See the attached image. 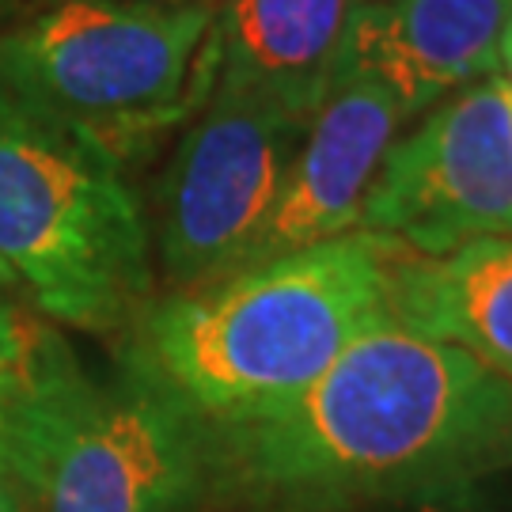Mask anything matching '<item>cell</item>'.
<instances>
[{
    "label": "cell",
    "instance_id": "1",
    "mask_svg": "<svg viewBox=\"0 0 512 512\" xmlns=\"http://www.w3.org/2000/svg\"><path fill=\"white\" fill-rule=\"evenodd\" d=\"M202 429L209 501L346 512L512 467V384L475 353L391 323L285 403Z\"/></svg>",
    "mask_w": 512,
    "mask_h": 512
},
{
    "label": "cell",
    "instance_id": "2",
    "mask_svg": "<svg viewBox=\"0 0 512 512\" xmlns=\"http://www.w3.org/2000/svg\"><path fill=\"white\" fill-rule=\"evenodd\" d=\"M399 251V239L353 228L198 289L156 296L126 330L122 361L202 425L285 403L353 342L391 327Z\"/></svg>",
    "mask_w": 512,
    "mask_h": 512
},
{
    "label": "cell",
    "instance_id": "3",
    "mask_svg": "<svg viewBox=\"0 0 512 512\" xmlns=\"http://www.w3.org/2000/svg\"><path fill=\"white\" fill-rule=\"evenodd\" d=\"M0 293L61 327L129 330L152 296V243L122 164L95 137L0 92Z\"/></svg>",
    "mask_w": 512,
    "mask_h": 512
},
{
    "label": "cell",
    "instance_id": "4",
    "mask_svg": "<svg viewBox=\"0 0 512 512\" xmlns=\"http://www.w3.org/2000/svg\"><path fill=\"white\" fill-rule=\"evenodd\" d=\"M217 69L209 4L57 0L0 35V92L95 137L118 164L190 122Z\"/></svg>",
    "mask_w": 512,
    "mask_h": 512
},
{
    "label": "cell",
    "instance_id": "5",
    "mask_svg": "<svg viewBox=\"0 0 512 512\" xmlns=\"http://www.w3.org/2000/svg\"><path fill=\"white\" fill-rule=\"evenodd\" d=\"M4 463L35 512H198L209 505L205 429L122 361L88 376L57 334L19 403Z\"/></svg>",
    "mask_w": 512,
    "mask_h": 512
},
{
    "label": "cell",
    "instance_id": "6",
    "mask_svg": "<svg viewBox=\"0 0 512 512\" xmlns=\"http://www.w3.org/2000/svg\"><path fill=\"white\" fill-rule=\"evenodd\" d=\"M308 126L274 95L217 69L160 183L156 251L171 293L243 270Z\"/></svg>",
    "mask_w": 512,
    "mask_h": 512
},
{
    "label": "cell",
    "instance_id": "7",
    "mask_svg": "<svg viewBox=\"0 0 512 512\" xmlns=\"http://www.w3.org/2000/svg\"><path fill=\"white\" fill-rule=\"evenodd\" d=\"M357 228L444 255L478 236H512V92L494 73L391 141Z\"/></svg>",
    "mask_w": 512,
    "mask_h": 512
},
{
    "label": "cell",
    "instance_id": "8",
    "mask_svg": "<svg viewBox=\"0 0 512 512\" xmlns=\"http://www.w3.org/2000/svg\"><path fill=\"white\" fill-rule=\"evenodd\" d=\"M509 19L512 0H361L342 35L334 84H376L406 122L501 73Z\"/></svg>",
    "mask_w": 512,
    "mask_h": 512
},
{
    "label": "cell",
    "instance_id": "9",
    "mask_svg": "<svg viewBox=\"0 0 512 512\" xmlns=\"http://www.w3.org/2000/svg\"><path fill=\"white\" fill-rule=\"evenodd\" d=\"M399 126L403 114L391 95L368 80H338L315 110L243 270L353 232Z\"/></svg>",
    "mask_w": 512,
    "mask_h": 512
},
{
    "label": "cell",
    "instance_id": "10",
    "mask_svg": "<svg viewBox=\"0 0 512 512\" xmlns=\"http://www.w3.org/2000/svg\"><path fill=\"white\" fill-rule=\"evenodd\" d=\"M391 323L475 353L512 384V236H478L444 255L403 247L391 262Z\"/></svg>",
    "mask_w": 512,
    "mask_h": 512
},
{
    "label": "cell",
    "instance_id": "11",
    "mask_svg": "<svg viewBox=\"0 0 512 512\" xmlns=\"http://www.w3.org/2000/svg\"><path fill=\"white\" fill-rule=\"evenodd\" d=\"M361 0H220L213 38L220 76L315 118L334 84L342 35Z\"/></svg>",
    "mask_w": 512,
    "mask_h": 512
},
{
    "label": "cell",
    "instance_id": "12",
    "mask_svg": "<svg viewBox=\"0 0 512 512\" xmlns=\"http://www.w3.org/2000/svg\"><path fill=\"white\" fill-rule=\"evenodd\" d=\"M50 334L54 330L42 327L38 319H27L0 293V459H4V440L12 429V418L35 384L38 361H42Z\"/></svg>",
    "mask_w": 512,
    "mask_h": 512
},
{
    "label": "cell",
    "instance_id": "13",
    "mask_svg": "<svg viewBox=\"0 0 512 512\" xmlns=\"http://www.w3.org/2000/svg\"><path fill=\"white\" fill-rule=\"evenodd\" d=\"M0 512H35L31 497L23 494L19 478L8 471V463L0 459Z\"/></svg>",
    "mask_w": 512,
    "mask_h": 512
},
{
    "label": "cell",
    "instance_id": "14",
    "mask_svg": "<svg viewBox=\"0 0 512 512\" xmlns=\"http://www.w3.org/2000/svg\"><path fill=\"white\" fill-rule=\"evenodd\" d=\"M501 76H505V84H509L512 92V19L509 27H505V35H501Z\"/></svg>",
    "mask_w": 512,
    "mask_h": 512
},
{
    "label": "cell",
    "instance_id": "15",
    "mask_svg": "<svg viewBox=\"0 0 512 512\" xmlns=\"http://www.w3.org/2000/svg\"><path fill=\"white\" fill-rule=\"evenodd\" d=\"M156 4H209V0H156Z\"/></svg>",
    "mask_w": 512,
    "mask_h": 512
}]
</instances>
